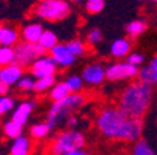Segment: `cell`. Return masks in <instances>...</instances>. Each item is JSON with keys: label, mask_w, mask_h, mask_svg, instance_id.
Wrapping results in <instances>:
<instances>
[{"label": "cell", "mask_w": 157, "mask_h": 155, "mask_svg": "<svg viewBox=\"0 0 157 155\" xmlns=\"http://www.w3.org/2000/svg\"><path fill=\"white\" fill-rule=\"evenodd\" d=\"M94 126L104 138L128 144L140 140L144 129L143 119L128 116L117 105H107L98 110Z\"/></svg>", "instance_id": "cell-1"}, {"label": "cell", "mask_w": 157, "mask_h": 155, "mask_svg": "<svg viewBox=\"0 0 157 155\" xmlns=\"http://www.w3.org/2000/svg\"><path fill=\"white\" fill-rule=\"evenodd\" d=\"M153 97V87L139 80H133L121 90L117 98V106L128 116L142 119L150 109Z\"/></svg>", "instance_id": "cell-2"}, {"label": "cell", "mask_w": 157, "mask_h": 155, "mask_svg": "<svg viewBox=\"0 0 157 155\" xmlns=\"http://www.w3.org/2000/svg\"><path fill=\"white\" fill-rule=\"evenodd\" d=\"M86 103V95L83 92L80 94H70L67 98L58 102H52L46 112V120L51 129L55 130L65 124L66 120L70 116L76 115L78 110L84 106Z\"/></svg>", "instance_id": "cell-3"}, {"label": "cell", "mask_w": 157, "mask_h": 155, "mask_svg": "<svg viewBox=\"0 0 157 155\" xmlns=\"http://www.w3.org/2000/svg\"><path fill=\"white\" fill-rule=\"evenodd\" d=\"M36 18L48 23H58L67 18L72 13L69 0H38L33 9Z\"/></svg>", "instance_id": "cell-4"}, {"label": "cell", "mask_w": 157, "mask_h": 155, "mask_svg": "<svg viewBox=\"0 0 157 155\" xmlns=\"http://www.w3.org/2000/svg\"><path fill=\"white\" fill-rule=\"evenodd\" d=\"M86 146V136L80 130H62L53 137L49 144L51 155H66L67 152L83 149Z\"/></svg>", "instance_id": "cell-5"}, {"label": "cell", "mask_w": 157, "mask_h": 155, "mask_svg": "<svg viewBox=\"0 0 157 155\" xmlns=\"http://www.w3.org/2000/svg\"><path fill=\"white\" fill-rule=\"evenodd\" d=\"M14 65L20 66V67H29L36 59H39L41 56H44L46 53V50H44L39 43H29V42H18L14 46Z\"/></svg>", "instance_id": "cell-6"}, {"label": "cell", "mask_w": 157, "mask_h": 155, "mask_svg": "<svg viewBox=\"0 0 157 155\" xmlns=\"http://www.w3.org/2000/svg\"><path fill=\"white\" fill-rule=\"evenodd\" d=\"M139 70L140 68L136 66L128 63L126 60L122 61H115L105 67V73H107V80L112 81V83H119V81H128V80H135L139 76Z\"/></svg>", "instance_id": "cell-7"}, {"label": "cell", "mask_w": 157, "mask_h": 155, "mask_svg": "<svg viewBox=\"0 0 157 155\" xmlns=\"http://www.w3.org/2000/svg\"><path fill=\"white\" fill-rule=\"evenodd\" d=\"M56 73H58V66L49 55L41 56L29 66V76H33L35 80L45 77H55Z\"/></svg>", "instance_id": "cell-8"}, {"label": "cell", "mask_w": 157, "mask_h": 155, "mask_svg": "<svg viewBox=\"0 0 157 155\" xmlns=\"http://www.w3.org/2000/svg\"><path fill=\"white\" fill-rule=\"evenodd\" d=\"M83 81L84 84L90 85V87H98V85H102L105 80H107V73H105V67L101 63H90V65H86L83 67L82 73Z\"/></svg>", "instance_id": "cell-9"}, {"label": "cell", "mask_w": 157, "mask_h": 155, "mask_svg": "<svg viewBox=\"0 0 157 155\" xmlns=\"http://www.w3.org/2000/svg\"><path fill=\"white\" fill-rule=\"evenodd\" d=\"M49 56L53 59L58 68H69L76 63V57L70 53L66 43H58L49 50Z\"/></svg>", "instance_id": "cell-10"}, {"label": "cell", "mask_w": 157, "mask_h": 155, "mask_svg": "<svg viewBox=\"0 0 157 155\" xmlns=\"http://www.w3.org/2000/svg\"><path fill=\"white\" fill-rule=\"evenodd\" d=\"M35 108H36L35 101H33V99L21 101V102H18L16 105V108H14L13 113H11V120L24 127L27 123H28L29 117H31V115L34 113Z\"/></svg>", "instance_id": "cell-11"}, {"label": "cell", "mask_w": 157, "mask_h": 155, "mask_svg": "<svg viewBox=\"0 0 157 155\" xmlns=\"http://www.w3.org/2000/svg\"><path fill=\"white\" fill-rule=\"evenodd\" d=\"M25 76V71L23 67H20L17 65H9L4 66V67H0V81L6 84L7 87H11V85H17L21 78Z\"/></svg>", "instance_id": "cell-12"}, {"label": "cell", "mask_w": 157, "mask_h": 155, "mask_svg": "<svg viewBox=\"0 0 157 155\" xmlns=\"http://www.w3.org/2000/svg\"><path fill=\"white\" fill-rule=\"evenodd\" d=\"M45 28L42 27L41 23H28L25 25L21 27L20 29V36L24 42L29 43H38L41 36H42Z\"/></svg>", "instance_id": "cell-13"}, {"label": "cell", "mask_w": 157, "mask_h": 155, "mask_svg": "<svg viewBox=\"0 0 157 155\" xmlns=\"http://www.w3.org/2000/svg\"><path fill=\"white\" fill-rule=\"evenodd\" d=\"M20 29L11 24H0V46H14L20 42Z\"/></svg>", "instance_id": "cell-14"}, {"label": "cell", "mask_w": 157, "mask_h": 155, "mask_svg": "<svg viewBox=\"0 0 157 155\" xmlns=\"http://www.w3.org/2000/svg\"><path fill=\"white\" fill-rule=\"evenodd\" d=\"M137 80L150 85V87L157 85V55H154L151 57V60L139 70Z\"/></svg>", "instance_id": "cell-15"}, {"label": "cell", "mask_w": 157, "mask_h": 155, "mask_svg": "<svg viewBox=\"0 0 157 155\" xmlns=\"http://www.w3.org/2000/svg\"><path fill=\"white\" fill-rule=\"evenodd\" d=\"M132 52V42L129 38H117L109 45V55L115 59H126Z\"/></svg>", "instance_id": "cell-16"}, {"label": "cell", "mask_w": 157, "mask_h": 155, "mask_svg": "<svg viewBox=\"0 0 157 155\" xmlns=\"http://www.w3.org/2000/svg\"><path fill=\"white\" fill-rule=\"evenodd\" d=\"M33 151V141L27 136H21L11 141L10 155H31Z\"/></svg>", "instance_id": "cell-17"}, {"label": "cell", "mask_w": 157, "mask_h": 155, "mask_svg": "<svg viewBox=\"0 0 157 155\" xmlns=\"http://www.w3.org/2000/svg\"><path fill=\"white\" fill-rule=\"evenodd\" d=\"M146 28H147L146 21H143V20H133V21H131V23H128L125 25V32H126L129 39H136L142 34H144Z\"/></svg>", "instance_id": "cell-18"}, {"label": "cell", "mask_w": 157, "mask_h": 155, "mask_svg": "<svg viewBox=\"0 0 157 155\" xmlns=\"http://www.w3.org/2000/svg\"><path fill=\"white\" fill-rule=\"evenodd\" d=\"M66 46H67V49L70 50V53H72L76 59L82 57V56H84L86 53H87V42L83 41L82 38L70 39V41L66 42Z\"/></svg>", "instance_id": "cell-19"}, {"label": "cell", "mask_w": 157, "mask_h": 155, "mask_svg": "<svg viewBox=\"0 0 157 155\" xmlns=\"http://www.w3.org/2000/svg\"><path fill=\"white\" fill-rule=\"evenodd\" d=\"M70 94L72 92L67 88L65 81H59V83L55 84V87L49 91V99L52 101V102H58V101H62L65 98H67Z\"/></svg>", "instance_id": "cell-20"}, {"label": "cell", "mask_w": 157, "mask_h": 155, "mask_svg": "<svg viewBox=\"0 0 157 155\" xmlns=\"http://www.w3.org/2000/svg\"><path fill=\"white\" fill-rule=\"evenodd\" d=\"M51 131H53L51 129L46 122H39V123H35L33 126L29 127V136L33 137L35 140H44L51 134Z\"/></svg>", "instance_id": "cell-21"}, {"label": "cell", "mask_w": 157, "mask_h": 155, "mask_svg": "<svg viewBox=\"0 0 157 155\" xmlns=\"http://www.w3.org/2000/svg\"><path fill=\"white\" fill-rule=\"evenodd\" d=\"M23 131H24V127L20 126L18 123L13 122L11 119L7 120V122L3 124L4 136H6L7 138H10L11 141H13V140H16V138H18V137H21V136H24Z\"/></svg>", "instance_id": "cell-22"}, {"label": "cell", "mask_w": 157, "mask_h": 155, "mask_svg": "<svg viewBox=\"0 0 157 155\" xmlns=\"http://www.w3.org/2000/svg\"><path fill=\"white\" fill-rule=\"evenodd\" d=\"M38 43H39V46H41L44 50H51V49L55 48V46L59 43L58 35H56L53 31H51V29H45Z\"/></svg>", "instance_id": "cell-23"}, {"label": "cell", "mask_w": 157, "mask_h": 155, "mask_svg": "<svg viewBox=\"0 0 157 155\" xmlns=\"http://www.w3.org/2000/svg\"><path fill=\"white\" fill-rule=\"evenodd\" d=\"M129 155H156V154H154L153 148L150 147V144L144 138H140L132 144Z\"/></svg>", "instance_id": "cell-24"}, {"label": "cell", "mask_w": 157, "mask_h": 155, "mask_svg": "<svg viewBox=\"0 0 157 155\" xmlns=\"http://www.w3.org/2000/svg\"><path fill=\"white\" fill-rule=\"evenodd\" d=\"M65 83L72 94H80L83 91V87H84V81H83L82 76L78 74H70L65 80Z\"/></svg>", "instance_id": "cell-25"}, {"label": "cell", "mask_w": 157, "mask_h": 155, "mask_svg": "<svg viewBox=\"0 0 157 155\" xmlns=\"http://www.w3.org/2000/svg\"><path fill=\"white\" fill-rule=\"evenodd\" d=\"M17 102L16 98L11 97V95H3L0 97V117L6 116L7 113H13L14 108H16Z\"/></svg>", "instance_id": "cell-26"}, {"label": "cell", "mask_w": 157, "mask_h": 155, "mask_svg": "<svg viewBox=\"0 0 157 155\" xmlns=\"http://www.w3.org/2000/svg\"><path fill=\"white\" fill-rule=\"evenodd\" d=\"M56 84V77H45V78H38L35 81V92L38 94H44V92H49Z\"/></svg>", "instance_id": "cell-27"}, {"label": "cell", "mask_w": 157, "mask_h": 155, "mask_svg": "<svg viewBox=\"0 0 157 155\" xmlns=\"http://www.w3.org/2000/svg\"><path fill=\"white\" fill-rule=\"evenodd\" d=\"M14 57H16L14 48H11V46H0V67L13 65Z\"/></svg>", "instance_id": "cell-28"}, {"label": "cell", "mask_w": 157, "mask_h": 155, "mask_svg": "<svg viewBox=\"0 0 157 155\" xmlns=\"http://www.w3.org/2000/svg\"><path fill=\"white\" fill-rule=\"evenodd\" d=\"M35 78L33 76H24L21 80L17 83V90L20 92H33L35 90Z\"/></svg>", "instance_id": "cell-29"}, {"label": "cell", "mask_w": 157, "mask_h": 155, "mask_svg": "<svg viewBox=\"0 0 157 155\" xmlns=\"http://www.w3.org/2000/svg\"><path fill=\"white\" fill-rule=\"evenodd\" d=\"M84 4V9L88 14H98L104 10L105 0H88Z\"/></svg>", "instance_id": "cell-30"}, {"label": "cell", "mask_w": 157, "mask_h": 155, "mask_svg": "<svg viewBox=\"0 0 157 155\" xmlns=\"http://www.w3.org/2000/svg\"><path fill=\"white\" fill-rule=\"evenodd\" d=\"M101 41H102V32H101V29H98V28L90 29L87 32V35H86V42L88 45H98Z\"/></svg>", "instance_id": "cell-31"}, {"label": "cell", "mask_w": 157, "mask_h": 155, "mask_svg": "<svg viewBox=\"0 0 157 155\" xmlns=\"http://www.w3.org/2000/svg\"><path fill=\"white\" fill-rule=\"evenodd\" d=\"M125 60H126L128 63H131V65L136 66V67H140V66L144 63L146 57H144V55L142 53V52H131L129 56H128Z\"/></svg>", "instance_id": "cell-32"}, {"label": "cell", "mask_w": 157, "mask_h": 155, "mask_svg": "<svg viewBox=\"0 0 157 155\" xmlns=\"http://www.w3.org/2000/svg\"><path fill=\"white\" fill-rule=\"evenodd\" d=\"M65 124L69 130H77V126L80 124V119L77 117V115H73V116H70L66 120Z\"/></svg>", "instance_id": "cell-33"}, {"label": "cell", "mask_w": 157, "mask_h": 155, "mask_svg": "<svg viewBox=\"0 0 157 155\" xmlns=\"http://www.w3.org/2000/svg\"><path fill=\"white\" fill-rule=\"evenodd\" d=\"M9 91H10V87H7L6 84H3V83L0 81V97H3V95H9Z\"/></svg>", "instance_id": "cell-34"}, {"label": "cell", "mask_w": 157, "mask_h": 155, "mask_svg": "<svg viewBox=\"0 0 157 155\" xmlns=\"http://www.w3.org/2000/svg\"><path fill=\"white\" fill-rule=\"evenodd\" d=\"M66 155H88V152L86 151L84 148L83 149H76V151H72V152H67Z\"/></svg>", "instance_id": "cell-35"}, {"label": "cell", "mask_w": 157, "mask_h": 155, "mask_svg": "<svg viewBox=\"0 0 157 155\" xmlns=\"http://www.w3.org/2000/svg\"><path fill=\"white\" fill-rule=\"evenodd\" d=\"M69 2H72V3H86L88 0H69Z\"/></svg>", "instance_id": "cell-36"}, {"label": "cell", "mask_w": 157, "mask_h": 155, "mask_svg": "<svg viewBox=\"0 0 157 155\" xmlns=\"http://www.w3.org/2000/svg\"><path fill=\"white\" fill-rule=\"evenodd\" d=\"M150 2H153V3H157V0H150Z\"/></svg>", "instance_id": "cell-37"}, {"label": "cell", "mask_w": 157, "mask_h": 155, "mask_svg": "<svg viewBox=\"0 0 157 155\" xmlns=\"http://www.w3.org/2000/svg\"><path fill=\"white\" fill-rule=\"evenodd\" d=\"M137 2H146V0H137Z\"/></svg>", "instance_id": "cell-38"}]
</instances>
